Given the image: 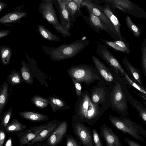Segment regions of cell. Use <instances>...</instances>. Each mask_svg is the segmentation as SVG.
<instances>
[{
	"instance_id": "1",
	"label": "cell",
	"mask_w": 146,
	"mask_h": 146,
	"mask_svg": "<svg viewBox=\"0 0 146 146\" xmlns=\"http://www.w3.org/2000/svg\"><path fill=\"white\" fill-rule=\"evenodd\" d=\"M78 110L74 119L90 126L94 125L103 114L104 111L99 105L93 103L90 94L87 91L82 93Z\"/></svg>"
},
{
	"instance_id": "2",
	"label": "cell",
	"mask_w": 146,
	"mask_h": 146,
	"mask_svg": "<svg viewBox=\"0 0 146 146\" xmlns=\"http://www.w3.org/2000/svg\"><path fill=\"white\" fill-rule=\"evenodd\" d=\"M89 40L85 37L76 40L69 44L64 43L57 47L42 45L44 53L50 59L55 61L72 58L79 54L90 43Z\"/></svg>"
},
{
	"instance_id": "3",
	"label": "cell",
	"mask_w": 146,
	"mask_h": 146,
	"mask_svg": "<svg viewBox=\"0 0 146 146\" xmlns=\"http://www.w3.org/2000/svg\"><path fill=\"white\" fill-rule=\"evenodd\" d=\"M113 87L111 91V105L110 108L124 117L129 115L128 100L125 95L122 84V77L116 73Z\"/></svg>"
},
{
	"instance_id": "4",
	"label": "cell",
	"mask_w": 146,
	"mask_h": 146,
	"mask_svg": "<svg viewBox=\"0 0 146 146\" xmlns=\"http://www.w3.org/2000/svg\"><path fill=\"white\" fill-rule=\"evenodd\" d=\"M108 119L116 129L124 134H127L137 140L145 142L144 139L140 135L146 137V130L141 126L129 118L110 115Z\"/></svg>"
},
{
	"instance_id": "5",
	"label": "cell",
	"mask_w": 146,
	"mask_h": 146,
	"mask_svg": "<svg viewBox=\"0 0 146 146\" xmlns=\"http://www.w3.org/2000/svg\"><path fill=\"white\" fill-rule=\"evenodd\" d=\"M54 5L53 0H42L38 10L43 18L52 25L57 32L64 38L71 36V33L64 29L59 22Z\"/></svg>"
},
{
	"instance_id": "6",
	"label": "cell",
	"mask_w": 146,
	"mask_h": 146,
	"mask_svg": "<svg viewBox=\"0 0 146 146\" xmlns=\"http://www.w3.org/2000/svg\"><path fill=\"white\" fill-rule=\"evenodd\" d=\"M70 74L74 80L89 86L96 81L104 82L96 69L93 66L82 64L72 67Z\"/></svg>"
},
{
	"instance_id": "7",
	"label": "cell",
	"mask_w": 146,
	"mask_h": 146,
	"mask_svg": "<svg viewBox=\"0 0 146 146\" xmlns=\"http://www.w3.org/2000/svg\"><path fill=\"white\" fill-rule=\"evenodd\" d=\"M111 91L104 83L97 81L90 90L92 102L101 107L104 111H106L111 107Z\"/></svg>"
},
{
	"instance_id": "8",
	"label": "cell",
	"mask_w": 146,
	"mask_h": 146,
	"mask_svg": "<svg viewBox=\"0 0 146 146\" xmlns=\"http://www.w3.org/2000/svg\"><path fill=\"white\" fill-rule=\"evenodd\" d=\"M106 5H110L121 12L140 18L146 17V12L135 3L128 0H102Z\"/></svg>"
},
{
	"instance_id": "9",
	"label": "cell",
	"mask_w": 146,
	"mask_h": 146,
	"mask_svg": "<svg viewBox=\"0 0 146 146\" xmlns=\"http://www.w3.org/2000/svg\"><path fill=\"white\" fill-rule=\"evenodd\" d=\"M96 52L107 63L112 72L119 74L122 77L124 73L126 72L116 58L104 45H98Z\"/></svg>"
},
{
	"instance_id": "10",
	"label": "cell",
	"mask_w": 146,
	"mask_h": 146,
	"mask_svg": "<svg viewBox=\"0 0 146 146\" xmlns=\"http://www.w3.org/2000/svg\"><path fill=\"white\" fill-rule=\"evenodd\" d=\"M72 128L76 138L84 146H94L92 134L90 127L73 118Z\"/></svg>"
},
{
	"instance_id": "11",
	"label": "cell",
	"mask_w": 146,
	"mask_h": 146,
	"mask_svg": "<svg viewBox=\"0 0 146 146\" xmlns=\"http://www.w3.org/2000/svg\"><path fill=\"white\" fill-rule=\"evenodd\" d=\"M86 9L89 17L83 15L80 10L78 13V17L81 16L89 26L97 33H99L101 31H104L115 40H120L118 36L111 32L100 19L90 10Z\"/></svg>"
},
{
	"instance_id": "12",
	"label": "cell",
	"mask_w": 146,
	"mask_h": 146,
	"mask_svg": "<svg viewBox=\"0 0 146 146\" xmlns=\"http://www.w3.org/2000/svg\"><path fill=\"white\" fill-rule=\"evenodd\" d=\"M95 67L102 78L104 84L111 90L113 87L116 72H112L96 57L91 56Z\"/></svg>"
},
{
	"instance_id": "13",
	"label": "cell",
	"mask_w": 146,
	"mask_h": 146,
	"mask_svg": "<svg viewBox=\"0 0 146 146\" xmlns=\"http://www.w3.org/2000/svg\"><path fill=\"white\" fill-rule=\"evenodd\" d=\"M68 127V123L66 121L60 122L45 141L44 146H58L65 137Z\"/></svg>"
},
{
	"instance_id": "14",
	"label": "cell",
	"mask_w": 146,
	"mask_h": 146,
	"mask_svg": "<svg viewBox=\"0 0 146 146\" xmlns=\"http://www.w3.org/2000/svg\"><path fill=\"white\" fill-rule=\"evenodd\" d=\"M46 123L39 125H34L15 133L19 139L20 145H27L38 135L46 127Z\"/></svg>"
},
{
	"instance_id": "15",
	"label": "cell",
	"mask_w": 146,
	"mask_h": 146,
	"mask_svg": "<svg viewBox=\"0 0 146 146\" xmlns=\"http://www.w3.org/2000/svg\"><path fill=\"white\" fill-rule=\"evenodd\" d=\"M81 7H85L86 9L90 10L100 19L111 32L117 35L110 21L104 13L97 7L96 4L93 3L91 0H83Z\"/></svg>"
},
{
	"instance_id": "16",
	"label": "cell",
	"mask_w": 146,
	"mask_h": 146,
	"mask_svg": "<svg viewBox=\"0 0 146 146\" xmlns=\"http://www.w3.org/2000/svg\"><path fill=\"white\" fill-rule=\"evenodd\" d=\"M53 1L54 5L58 11L61 25L64 29L69 31L74 24L71 21L65 8V0H53Z\"/></svg>"
},
{
	"instance_id": "17",
	"label": "cell",
	"mask_w": 146,
	"mask_h": 146,
	"mask_svg": "<svg viewBox=\"0 0 146 146\" xmlns=\"http://www.w3.org/2000/svg\"><path fill=\"white\" fill-rule=\"evenodd\" d=\"M100 129V135L104 139L106 146H122L119 137L110 127L104 124Z\"/></svg>"
},
{
	"instance_id": "18",
	"label": "cell",
	"mask_w": 146,
	"mask_h": 146,
	"mask_svg": "<svg viewBox=\"0 0 146 146\" xmlns=\"http://www.w3.org/2000/svg\"><path fill=\"white\" fill-rule=\"evenodd\" d=\"M60 123L57 120H53L47 123L45 128L26 146H31L36 143L45 142Z\"/></svg>"
},
{
	"instance_id": "19",
	"label": "cell",
	"mask_w": 146,
	"mask_h": 146,
	"mask_svg": "<svg viewBox=\"0 0 146 146\" xmlns=\"http://www.w3.org/2000/svg\"><path fill=\"white\" fill-rule=\"evenodd\" d=\"M24 5L16 7L14 10L0 17V24L6 25L18 23L21 22V19L27 15V13L23 10Z\"/></svg>"
},
{
	"instance_id": "20",
	"label": "cell",
	"mask_w": 146,
	"mask_h": 146,
	"mask_svg": "<svg viewBox=\"0 0 146 146\" xmlns=\"http://www.w3.org/2000/svg\"><path fill=\"white\" fill-rule=\"evenodd\" d=\"M122 84L125 95L130 104L137 111L140 117L146 124V109L141 102L134 98L129 93L123 78Z\"/></svg>"
},
{
	"instance_id": "21",
	"label": "cell",
	"mask_w": 146,
	"mask_h": 146,
	"mask_svg": "<svg viewBox=\"0 0 146 146\" xmlns=\"http://www.w3.org/2000/svg\"><path fill=\"white\" fill-rule=\"evenodd\" d=\"M96 5L97 7L104 13L110 21L114 27L120 40L126 41L125 38L122 35L120 30L121 24L119 21L111 10L109 5H106L104 7H102Z\"/></svg>"
},
{
	"instance_id": "22",
	"label": "cell",
	"mask_w": 146,
	"mask_h": 146,
	"mask_svg": "<svg viewBox=\"0 0 146 146\" xmlns=\"http://www.w3.org/2000/svg\"><path fill=\"white\" fill-rule=\"evenodd\" d=\"M121 61L128 74H130L131 76V79L140 86L144 87L143 84L142 77L140 71L134 67L126 56L123 57Z\"/></svg>"
},
{
	"instance_id": "23",
	"label": "cell",
	"mask_w": 146,
	"mask_h": 146,
	"mask_svg": "<svg viewBox=\"0 0 146 146\" xmlns=\"http://www.w3.org/2000/svg\"><path fill=\"white\" fill-rule=\"evenodd\" d=\"M100 40L114 50L129 54L131 52L129 43L120 40L111 41L100 38Z\"/></svg>"
},
{
	"instance_id": "24",
	"label": "cell",
	"mask_w": 146,
	"mask_h": 146,
	"mask_svg": "<svg viewBox=\"0 0 146 146\" xmlns=\"http://www.w3.org/2000/svg\"><path fill=\"white\" fill-rule=\"evenodd\" d=\"M18 114L22 118L33 122H41L49 119L48 117L46 115L31 111H22L19 112Z\"/></svg>"
},
{
	"instance_id": "25",
	"label": "cell",
	"mask_w": 146,
	"mask_h": 146,
	"mask_svg": "<svg viewBox=\"0 0 146 146\" xmlns=\"http://www.w3.org/2000/svg\"><path fill=\"white\" fill-rule=\"evenodd\" d=\"M36 29L37 32L44 39L51 42H60L61 41L58 36L48 30L43 25L38 24Z\"/></svg>"
},
{
	"instance_id": "26",
	"label": "cell",
	"mask_w": 146,
	"mask_h": 146,
	"mask_svg": "<svg viewBox=\"0 0 146 146\" xmlns=\"http://www.w3.org/2000/svg\"><path fill=\"white\" fill-rule=\"evenodd\" d=\"M65 8L67 11L72 22L74 23L80 9H79L77 5L73 0H65Z\"/></svg>"
},
{
	"instance_id": "27",
	"label": "cell",
	"mask_w": 146,
	"mask_h": 146,
	"mask_svg": "<svg viewBox=\"0 0 146 146\" xmlns=\"http://www.w3.org/2000/svg\"><path fill=\"white\" fill-rule=\"evenodd\" d=\"M26 126L21 123L17 119H14L8 123L4 131L6 134L16 133L27 129Z\"/></svg>"
},
{
	"instance_id": "28",
	"label": "cell",
	"mask_w": 146,
	"mask_h": 146,
	"mask_svg": "<svg viewBox=\"0 0 146 146\" xmlns=\"http://www.w3.org/2000/svg\"><path fill=\"white\" fill-rule=\"evenodd\" d=\"M8 89V85L7 80L4 81L1 86L0 93V117L7 102Z\"/></svg>"
},
{
	"instance_id": "29",
	"label": "cell",
	"mask_w": 146,
	"mask_h": 146,
	"mask_svg": "<svg viewBox=\"0 0 146 146\" xmlns=\"http://www.w3.org/2000/svg\"><path fill=\"white\" fill-rule=\"evenodd\" d=\"M12 55V50L10 46L6 45L0 46V55L4 65H7L10 63Z\"/></svg>"
},
{
	"instance_id": "30",
	"label": "cell",
	"mask_w": 146,
	"mask_h": 146,
	"mask_svg": "<svg viewBox=\"0 0 146 146\" xmlns=\"http://www.w3.org/2000/svg\"><path fill=\"white\" fill-rule=\"evenodd\" d=\"M11 86L21 84L23 80L19 70L13 69L7 76V80Z\"/></svg>"
},
{
	"instance_id": "31",
	"label": "cell",
	"mask_w": 146,
	"mask_h": 146,
	"mask_svg": "<svg viewBox=\"0 0 146 146\" xmlns=\"http://www.w3.org/2000/svg\"><path fill=\"white\" fill-rule=\"evenodd\" d=\"M125 84L129 85L136 89L141 92L143 93L146 96V89L144 87L142 86L131 79L127 73L124 72L122 77Z\"/></svg>"
},
{
	"instance_id": "32",
	"label": "cell",
	"mask_w": 146,
	"mask_h": 146,
	"mask_svg": "<svg viewBox=\"0 0 146 146\" xmlns=\"http://www.w3.org/2000/svg\"><path fill=\"white\" fill-rule=\"evenodd\" d=\"M126 25L136 38L139 37L141 34V29L132 21L130 17L127 16L125 19Z\"/></svg>"
},
{
	"instance_id": "33",
	"label": "cell",
	"mask_w": 146,
	"mask_h": 146,
	"mask_svg": "<svg viewBox=\"0 0 146 146\" xmlns=\"http://www.w3.org/2000/svg\"><path fill=\"white\" fill-rule=\"evenodd\" d=\"M21 64L22 66L20 70L22 76L24 81L27 83L31 84L33 82V78L24 60H22Z\"/></svg>"
},
{
	"instance_id": "34",
	"label": "cell",
	"mask_w": 146,
	"mask_h": 146,
	"mask_svg": "<svg viewBox=\"0 0 146 146\" xmlns=\"http://www.w3.org/2000/svg\"><path fill=\"white\" fill-rule=\"evenodd\" d=\"M141 64L142 71L145 76H146V39L144 38L141 47Z\"/></svg>"
},
{
	"instance_id": "35",
	"label": "cell",
	"mask_w": 146,
	"mask_h": 146,
	"mask_svg": "<svg viewBox=\"0 0 146 146\" xmlns=\"http://www.w3.org/2000/svg\"><path fill=\"white\" fill-rule=\"evenodd\" d=\"M12 113V108H10L0 117V125L4 130L8 123Z\"/></svg>"
},
{
	"instance_id": "36",
	"label": "cell",
	"mask_w": 146,
	"mask_h": 146,
	"mask_svg": "<svg viewBox=\"0 0 146 146\" xmlns=\"http://www.w3.org/2000/svg\"><path fill=\"white\" fill-rule=\"evenodd\" d=\"M32 102L36 106L43 108L48 106L49 101L46 99L38 96H34L31 99Z\"/></svg>"
},
{
	"instance_id": "37",
	"label": "cell",
	"mask_w": 146,
	"mask_h": 146,
	"mask_svg": "<svg viewBox=\"0 0 146 146\" xmlns=\"http://www.w3.org/2000/svg\"><path fill=\"white\" fill-rule=\"evenodd\" d=\"M53 111H56L58 109L64 106L63 102L60 99L56 98H51L49 102Z\"/></svg>"
},
{
	"instance_id": "38",
	"label": "cell",
	"mask_w": 146,
	"mask_h": 146,
	"mask_svg": "<svg viewBox=\"0 0 146 146\" xmlns=\"http://www.w3.org/2000/svg\"><path fill=\"white\" fill-rule=\"evenodd\" d=\"M65 137L66 139V146H82L80 143L73 136L66 134Z\"/></svg>"
},
{
	"instance_id": "39",
	"label": "cell",
	"mask_w": 146,
	"mask_h": 146,
	"mask_svg": "<svg viewBox=\"0 0 146 146\" xmlns=\"http://www.w3.org/2000/svg\"><path fill=\"white\" fill-rule=\"evenodd\" d=\"M92 136L93 143L95 146H104L100 134L94 128L92 130Z\"/></svg>"
},
{
	"instance_id": "40",
	"label": "cell",
	"mask_w": 146,
	"mask_h": 146,
	"mask_svg": "<svg viewBox=\"0 0 146 146\" xmlns=\"http://www.w3.org/2000/svg\"><path fill=\"white\" fill-rule=\"evenodd\" d=\"M6 133L4 129L0 125V146H3L6 137Z\"/></svg>"
},
{
	"instance_id": "41",
	"label": "cell",
	"mask_w": 146,
	"mask_h": 146,
	"mask_svg": "<svg viewBox=\"0 0 146 146\" xmlns=\"http://www.w3.org/2000/svg\"><path fill=\"white\" fill-rule=\"evenodd\" d=\"M75 84L76 92L77 95L78 97H80L82 94L81 93V86L79 82L73 80Z\"/></svg>"
},
{
	"instance_id": "42",
	"label": "cell",
	"mask_w": 146,
	"mask_h": 146,
	"mask_svg": "<svg viewBox=\"0 0 146 146\" xmlns=\"http://www.w3.org/2000/svg\"><path fill=\"white\" fill-rule=\"evenodd\" d=\"M124 140L129 146H141L137 142L127 137L125 138Z\"/></svg>"
},
{
	"instance_id": "43",
	"label": "cell",
	"mask_w": 146,
	"mask_h": 146,
	"mask_svg": "<svg viewBox=\"0 0 146 146\" xmlns=\"http://www.w3.org/2000/svg\"><path fill=\"white\" fill-rule=\"evenodd\" d=\"M11 33V31L9 30H0V39L6 36Z\"/></svg>"
},
{
	"instance_id": "44",
	"label": "cell",
	"mask_w": 146,
	"mask_h": 146,
	"mask_svg": "<svg viewBox=\"0 0 146 146\" xmlns=\"http://www.w3.org/2000/svg\"><path fill=\"white\" fill-rule=\"evenodd\" d=\"M4 146H13L12 139L11 137L8 139Z\"/></svg>"
},
{
	"instance_id": "45",
	"label": "cell",
	"mask_w": 146,
	"mask_h": 146,
	"mask_svg": "<svg viewBox=\"0 0 146 146\" xmlns=\"http://www.w3.org/2000/svg\"><path fill=\"white\" fill-rule=\"evenodd\" d=\"M7 6V4L2 2L0 3V12H1Z\"/></svg>"
},
{
	"instance_id": "46",
	"label": "cell",
	"mask_w": 146,
	"mask_h": 146,
	"mask_svg": "<svg viewBox=\"0 0 146 146\" xmlns=\"http://www.w3.org/2000/svg\"><path fill=\"white\" fill-rule=\"evenodd\" d=\"M73 1L77 5L79 9H80L81 4L83 0H73Z\"/></svg>"
},
{
	"instance_id": "47",
	"label": "cell",
	"mask_w": 146,
	"mask_h": 146,
	"mask_svg": "<svg viewBox=\"0 0 146 146\" xmlns=\"http://www.w3.org/2000/svg\"><path fill=\"white\" fill-rule=\"evenodd\" d=\"M31 146H44V145L42 143H35Z\"/></svg>"
},
{
	"instance_id": "48",
	"label": "cell",
	"mask_w": 146,
	"mask_h": 146,
	"mask_svg": "<svg viewBox=\"0 0 146 146\" xmlns=\"http://www.w3.org/2000/svg\"><path fill=\"white\" fill-rule=\"evenodd\" d=\"M1 85H0V92H1Z\"/></svg>"
},
{
	"instance_id": "49",
	"label": "cell",
	"mask_w": 146,
	"mask_h": 146,
	"mask_svg": "<svg viewBox=\"0 0 146 146\" xmlns=\"http://www.w3.org/2000/svg\"><path fill=\"white\" fill-rule=\"evenodd\" d=\"M1 2V1H0V3Z\"/></svg>"
}]
</instances>
